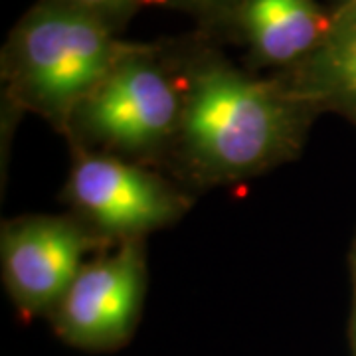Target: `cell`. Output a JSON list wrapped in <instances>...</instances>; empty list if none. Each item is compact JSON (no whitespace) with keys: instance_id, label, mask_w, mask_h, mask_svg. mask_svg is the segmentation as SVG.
Segmentation results:
<instances>
[{"instance_id":"obj_7","label":"cell","mask_w":356,"mask_h":356,"mask_svg":"<svg viewBox=\"0 0 356 356\" xmlns=\"http://www.w3.org/2000/svg\"><path fill=\"white\" fill-rule=\"evenodd\" d=\"M232 18L259 64L285 70L315 54L332 22L317 0H238Z\"/></svg>"},{"instance_id":"obj_9","label":"cell","mask_w":356,"mask_h":356,"mask_svg":"<svg viewBox=\"0 0 356 356\" xmlns=\"http://www.w3.org/2000/svg\"><path fill=\"white\" fill-rule=\"evenodd\" d=\"M62 2L102 18L105 24L117 30L119 24H123L139 8V4L147 0H62Z\"/></svg>"},{"instance_id":"obj_4","label":"cell","mask_w":356,"mask_h":356,"mask_svg":"<svg viewBox=\"0 0 356 356\" xmlns=\"http://www.w3.org/2000/svg\"><path fill=\"white\" fill-rule=\"evenodd\" d=\"M143 297V259L135 245L83 267L60 303V331L76 344L109 346L125 339Z\"/></svg>"},{"instance_id":"obj_13","label":"cell","mask_w":356,"mask_h":356,"mask_svg":"<svg viewBox=\"0 0 356 356\" xmlns=\"http://www.w3.org/2000/svg\"><path fill=\"white\" fill-rule=\"evenodd\" d=\"M355 273H356V264H355Z\"/></svg>"},{"instance_id":"obj_8","label":"cell","mask_w":356,"mask_h":356,"mask_svg":"<svg viewBox=\"0 0 356 356\" xmlns=\"http://www.w3.org/2000/svg\"><path fill=\"white\" fill-rule=\"evenodd\" d=\"M325 42L280 79L297 102H329L356 109V20L331 16Z\"/></svg>"},{"instance_id":"obj_5","label":"cell","mask_w":356,"mask_h":356,"mask_svg":"<svg viewBox=\"0 0 356 356\" xmlns=\"http://www.w3.org/2000/svg\"><path fill=\"white\" fill-rule=\"evenodd\" d=\"M86 240L81 229L62 218H32L6 228L2 264L16 301L30 311L62 303L83 269Z\"/></svg>"},{"instance_id":"obj_6","label":"cell","mask_w":356,"mask_h":356,"mask_svg":"<svg viewBox=\"0 0 356 356\" xmlns=\"http://www.w3.org/2000/svg\"><path fill=\"white\" fill-rule=\"evenodd\" d=\"M74 202L103 229L139 234L177 210L170 192L140 168L107 156H86L72 172Z\"/></svg>"},{"instance_id":"obj_11","label":"cell","mask_w":356,"mask_h":356,"mask_svg":"<svg viewBox=\"0 0 356 356\" xmlns=\"http://www.w3.org/2000/svg\"><path fill=\"white\" fill-rule=\"evenodd\" d=\"M331 16L341 20H356V0H339Z\"/></svg>"},{"instance_id":"obj_1","label":"cell","mask_w":356,"mask_h":356,"mask_svg":"<svg viewBox=\"0 0 356 356\" xmlns=\"http://www.w3.org/2000/svg\"><path fill=\"white\" fill-rule=\"evenodd\" d=\"M180 125L192 153L208 168L236 175L277 156L289 143L297 102L277 81L245 76L202 60L186 76Z\"/></svg>"},{"instance_id":"obj_10","label":"cell","mask_w":356,"mask_h":356,"mask_svg":"<svg viewBox=\"0 0 356 356\" xmlns=\"http://www.w3.org/2000/svg\"><path fill=\"white\" fill-rule=\"evenodd\" d=\"M166 4H172L178 8H186V10H194L198 14H212V16H222L228 14L232 16L238 0H163Z\"/></svg>"},{"instance_id":"obj_2","label":"cell","mask_w":356,"mask_h":356,"mask_svg":"<svg viewBox=\"0 0 356 356\" xmlns=\"http://www.w3.org/2000/svg\"><path fill=\"white\" fill-rule=\"evenodd\" d=\"M133 46L93 14L62 0H40L14 28L4 67L24 99L65 117L76 113Z\"/></svg>"},{"instance_id":"obj_3","label":"cell","mask_w":356,"mask_h":356,"mask_svg":"<svg viewBox=\"0 0 356 356\" xmlns=\"http://www.w3.org/2000/svg\"><path fill=\"white\" fill-rule=\"evenodd\" d=\"M182 109L184 91L154 48L135 44L76 113L97 137L135 151L165 139L180 123Z\"/></svg>"},{"instance_id":"obj_12","label":"cell","mask_w":356,"mask_h":356,"mask_svg":"<svg viewBox=\"0 0 356 356\" xmlns=\"http://www.w3.org/2000/svg\"><path fill=\"white\" fill-rule=\"evenodd\" d=\"M355 339H356V317H355Z\"/></svg>"}]
</instances>
